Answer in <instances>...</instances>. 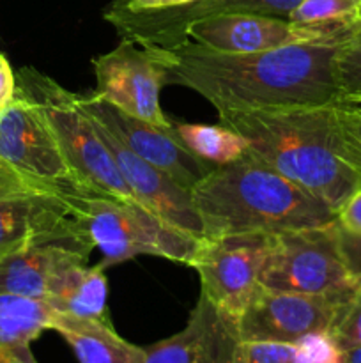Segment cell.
<instances>
[{"instance_id": "6da1fadb", "label": "cell", "mask_w": 361, "mask_h": 363, "mask_svg": "<svg viewBox=\"0 0 361 363\" xmlns=\"http://www.w3.org/2000/svg\"><path fill=\"white\" fill-rule=\"evenodd\" d=\"M347 39H319L257 53L214 52L191 39L145 46L166 84L207 99L218 113L333 106L340 99L336 55Z\"/></svg>"}, {"instance_id": "7a4b0ae2", "label": "cell", "mask_w": 361, "mask_h": 363, "mask_svg": "<svg viewBox=\"0 0 361 363\" xmlns=\"http://www.w3.org/2000/svg\"><path fill=\"white\" fill-rule=\"evenodd\" d=\"M191 199L204 238L276 234L336 222V211L294 184L248 149L241 158L216 165Z\"/></svg>"}, {"instance_id": "3957f363", "label": "cell", "mask_w": 361, "mask_h": 363, "mask_svg": "<svg viewBox=\"0 0 361 363\" xmlns=\"http://www.w3.org/2000/svg\"><path fill=\"white\" fill-rule=\"evenodd\" d=\"M218 116L219 124L239 133L258 158L333 211L361 186L360 176L335 151L333 106Z\"/></svg>"}, {"instance_id": "277c9868", "label": "cell", "mask_w": 361, "mask_h": 363, "mask_svg": "<svg viewBox=\"0 0 361 363\" xmlns=\"http://www.w3.org/2000/svg\"><path fill=\"white\" fill-rule=\"evenodd\" d=\"M16 89L41 110L57 147L81 191L140 206L120 176L98 128L78 103V94L34 67H21L16 77Z\"/></svg>"}, {"instance_id": "5b68a950", "label": "cell", "mask_w": 361, "mask_h": 363, "mask_svg": "<svg viewBox=\"0 0 361 363\" xmlns=\"http://www.w3.org/2000/svg\"><path fill=\"white\" fill-rule=\"evenodd\" d=\"M260 286L271 291L335 298L345 303L353 300L357 289L340 254L336 222L269 234Z\"/></svg>"}, {"instance_id": "8992f818", "label": "cell", "mask_w": 361, "mask_h": 363, "mask_svg": "<svg viewBox=\"0 0 361 363\" xmlns=\"http://www.w3.org/2000/svg\"><path fill=\"white\" fill-rule=\"evenodd\" d=\"M76 202L92 245L101 250L99 264L105 269L137 255H156L190 266L202 241L166 225L142 206L85 191L76 194Z\"/></svg>"}, {"instance_id": "52a82bcc", "label": "cell", "mask_w": 361, "mask_h": 363, "mask_svg": "<svg viewBox=\"0 0 361 363\" xmlns=\"http://www.w3.org/2000/svg\"><path fill=\"white\" fill-rule=\"evenodd\" d=\"M76 194L80 190L0 199V259L23 248L53 243L91 254L94 245L88 238Z\"/></svg>"}, {"instance_id": "ba28073f", "label": "cell", "mask_w": 361, "mask_h": 363, "mask_svg": "<svg viewBox=\"0 0 361 363\" xmlns=\"http://www.w3.org/2000/svg\"><path fill=\"white\" fill-rule=\"evenodd\" d=\"M269 234L202 238L190 268L200 277V293L219 311L239 319L260 289Z\"/></svg>"}, {"instance_id": "9c48e42d", "label": "cell", "mask_w": 361, "mask_h": 363, "mask_svg": "<svg viewBox=\"0 0 361 363\" xmlns=\"http://www.w3.org/2000/svg\"><path fill=\"white\" fill-rule=\"evenodd\" d=\"M92 66L96 74L92 94L145 123L163 130L172 128V121L159 105V92L166 85L165 71L145 46L120 39L115 48L96 57Z\"/></svg>"}, {"instance_id": "30bf717a", "label": "cell", "mask_w": 361, "mask_h": 363, "mask_svg": "<svg viewBox=\"0 0 361 363\" xmlns=\"http://www.w3.org/2000/svg\"><path fill=\"white\" fill-rule=\"evenodd\" d=\"M353 25H303L262 14H218L195 21L186 38L214 52L257 53L319 39H349Z\"/></svg>"}, {"instance_id": "8fae6325", "label": "cell", "mask_w": 361, "mask_h": 363, "mask_svg": "<svg viewBox=\"0 0 361 363\" xmlns=\"http://www.w3.org/2000/svg\"><path fill=\"white\" fill-rule=\"evenodd\" d=\"M301 0H193L159 11H122L106 7L105 20L120 39L140 46L170 48L186 41V28L195 21L218 14H262L289 18Z\"/></svg>"}, {"instance_id": "7c38bea8", "label": "cell", "mask_w": 361, "mask_h": 363, "mask_svg": "<svg viewBox=\"0 0 361 363\" xmlns=\"http://www.w3.org/2000/svg\"><path fill=\"white\" fill-rule=\"evenodd\" d=\"M78 103L88 117L108 130L130 151L156 169L163 170L186 190H193L216 165L191 152L172 128L163 130L151 123L122 112L98 96H78ZM173 124V123H172Z\"/></svg>"}, {"instance_id": "4fadbf2b", "label": "cell", "mask_w": 361, "mask_h": 363, "mask_svg": "<svg viewBox=\"0 0 361 363\" xmlns=\"http://www.w3.org/2000/svg\"><path fill=\"white\" fill-rule=\"evenodd\" d=\"M347 303L335 298L271 291L260 286L237 319V332L241 342L297 344L311 333L329 332Z\"/></svg>"}, {"instance_id": "5bb4252c", "label": "cell", "mask_w": 361, "mask_h": 363, "mask_svg": "<svg viewBox=\"0 0 361 363\" xmlns=\"http://www.w3.org/2000/svg\"><path fill=\"white\" fill-rule=\"evenodd\" d=\"M0 162L34 181L80 190L41 110L18 89L13 101L0 110Z\"/></svg>"}, {"instance_id": "9a60e30c", "label": "cell", "mask_w": 361, "mask_h": 363, "mask_svg": "<svg viewBox=\"0 0 361 363\" xmlns=\"http://www.w3.org/2000/svg\"><path fill=\"white\" fill-rule=\"evenodd\" d=\"M92 123L98 128L120 176L124 177L138 204L166 225L202 240L204 238L202 223L193 206L191 191L176 183L163 170L156 169L154 165L130 151L122 142L117 140L108 130H105L94 119Z\"/></svg>"}, {"instance_id": "2e32d148", "label": "cell", "mask_w": 361, "mask_h": 363, "mask_svg": "<svg viewBox=\"0 0 361 363\" xmlns=\"http://www.w3.org/2000/svg\"><path fill=\"white\" fill-rule=\"evenodd\" d=\"M239 344L237 319L200 293L186 326L145 353L147 363H237Z\"/></svg>"}, {"instance_id": "e0dca14e", "label": "cell", "mask_w": 361, "mask_h": 363, "mask_svg": "<svg viewBox=\"0 0 361 363\" xmlns=\"http://www.w3.org/2000/svg\"><path fill=\"white\" fill-rule=\"evenodd\" d=\"M108 282L101 264L87 266L85 259L66 262L53 273L45 301L59 314L110 321Z\"/></svg>"}, {"instance_id": "ac0fdd59", "label": "cell", "mask_w": 361, "mask_h": 363, "mask_svg": "<svg viewBox=\"0 0 361 363\" xmlns=\"http://www.w3.org/2000/svg\"><path fill=\"white\" fill-rule=\"evenodd\" d=\"M88 255L67 245H39L0 259V294L45 300L53 273L66 262Z\"/></svg>"}, {"instance_id": "d6986e66", "label": "cell", "mask_w": 361, "mask_h": 363, "mask_svg": "<svg viewBox=\"0 0 361 363\" xmlns=\"http://www.w3.org/2000/svg\"><path fill=\"white\" fill-rule=\"evenodd\" d=\"M52 330L69 344L80 363H147L145 347L117 335L110 321L55 312Z\"/></svg>"}, {"instance_id": "ffe728a7", "label": "cell", "mask_w": 361, "mask_h": 363, "mask_svg": "<svg viewBox=\"0 0 361 363\" xmlns=\"http://www.w3.org/2000/svg\"><path fill=\"white\" fill-rule=\"evenodd\" d=\"M55 311L45 300L0 294V357L7 363H38L30 344L52 330Z\"/></svg>"}, {"instance_id": "44dd1931", "label": "cell", "mask_w": 361, "mask_h": 363, "mask_svg": "<svg viewBox=\"0 0 361 363\" xmlns=\"http://www.w3.org/2000/svg\"><path fill=\"white\" fill-rule=\"evenodd\" d=\"M172 130L191 152L212 165L234 162L250 149L239 133L223 124L173 123Z\"/></svg>"}, {"instance_id": "7402d4cb", "label": "cell", "mask_w": 361, "mask_h": 363, "mask_svg": "<svg viewBox=\"0 0 361 363\" xmlns=\"http://www.w3.org/2000/svg\"><path fill=\"white\" fill-rule=\"evenodd\" d=\"M335 151L361 179V108L335 103L333 105Z\"/></svg>"}, {"instance_id": "603a6c76", "label": "cell", "mask_w": 361, "mask_h": 363, "mask_svg": "<svg viewBox=\"0 0 361 363\" xmlns=\"http://www.w3.org/2000/svg\"><path fill=\"white\" fill-rule=\"evenodd\" d=\"M361 13V0H301L287 20L303 25H353Z\"/></svg>"}, {"instance_id": "cb8c5ba5", "label": "cell", "mask_w": 361, "mask_h": 363, "mask_svg": "<svg viewBox=\"0 0 361 363\" xmlns=\"http://www.w3.org/2000/svg\"><path fill=\"white\" fill-rule=\"evenodd\" d=\"M237 363H303L299 344L241 342Z\"/></svg>"}, {"instance_id": "d4e9b609", "label": "cell", "mask_w": 361, "mask_h": 363, "mask_svg": "<svg viewBox=\"0 0 361 363\" xmlns=\"http://www.w3.org/2000/svg\"><path fill=\"white\" fill-rule=\"evenodd\" d=\"M340 99L361 96V45L345 41L336 55Z\"/></svg>"}, {"instance_id": "484cf974", "label": "cell", "mask_w": 361, "mask_h": 363, "mask_svg": "<svg viewBox=\"0 0 361 363\" xmlns=\"http://www.w3.org/2000/svg\"><path fill=\"white\" fill-rule=\"evenodd\" d=\"M329 335L342 351L361 347V291H357L349 303L343 305L329 330Z\"/></svg>"}, {"instance_id": "4316f807", "label": "cell", "mask_w": 361, "mask_h": 363, "mask_svg": "<svg viewBox=\"0 0 361 363\" xmlns=\"http://www.w3.org/2000/svg\"><path fill=\"white\" fill-rule=\"evenodd\" d=\"M303 363H345V351L340 350L329 332L311 333L299 342Z\"/></svg>"}, {"instance_id": "83f0119b", "label": "cell", "mask_w": 361, "mask_h": 363, "mask_svg": "<svg viewBox=\"0 0 361 363\" xmlns=\"http://www.w3.org/2000/svg\"><path fill=\"white\" fill-rule=\"evenodd\" d=\"M55 190H73V188H59L53 186V184L41 183V181H34L30 177L23 176L21 172H18V170H14L7 163L0 162V199Z\"/></svg>"}, {"instance_id": "f1b7e54d", "label": "cell", "mask_w": 361, "mask_h": 363, "mask_svg": "<svg viewBox=\"0 0 361 363\" xmlns=\"http://www.w3.org/2000/svg\"><path fill=\"white\" fill-rule=\"evenodd\" d=\"M336 229H338V247L343 264L356 289L361 291V234L349 233L342 229L338 223H336Z\"/></svg>"}, {"instance_id": "f546056e", "label": "cell", "mask_w": 361, "mask_h": 363, "mask_svg": "<svg viewBox=\"0 0 361 363\" xmlns=\"http://www.w3.org/2000/svg\"><path fill=\"white\" fill-rule=\"evenodd\" d=\"M336 223L353 234H361V186L336 211Z\"/></svg>"}, {"instance_id": "4dcf8cb0", "label": "cell", "mask_w": 361, "mask_h": 363, "mask_svg": "<svg viewBox=\"0 0 361 363\" xmlns=\"http://www.w3.org/2000/svg\"><path fill=\"white\" fill-rule=\"evenodd\" d=\"M193 0H113L108 7L122 11H159L184 6Z\"/></svg>"}, {"instance_id": "1f68e13d", "label": "cell", "mask_w": 361, "mask_h": 363, "mask_svg": "<svg viewBox=\"0 0 361 363\" xmlns=\"http://www.w3.org/2000/svg\"><path fill=\"white\" fill-rule=\"evenodd\" d=\"M16 96V77L9 60L0 53V110L6 108Z\"/></svg>"}, {"instance_id": "d6a6232c", "label": "cell", "mask_w": 361, "mask_h": 363, "mask_svg": "<svg viewBox=\"0 0 361 363\" xmlns=\"http://www.w3.org/2000/svg\"><path fill=\"white\" fill-rule=\"evenodd\" d=\"M347 41L357 43V45H361V13H360V18H357L356 23H354L353 32H350V38L347 39Z\"/></svg>"}, {"instance_id": "836d02e7", "label": "cell", "mask_w": 361, "mask_h": 363, "mask_svg": "<svg viewBox=\"0 0 361 363\" xmlns=\"http://www.w3.org/2000/svg\"><path fill=\"white\" fill-rule=\"evenodd\" d=\"M345 363H361V347L345 351Z\"/></svg>"}, {"instance_id": "e575fe53", "label": "cell", "mask_w": 361, "mask_h": 363, "mask_svg": "<svg viewBox=\"0 0 361 363\" xmlns=\"http://www.w3.org/2000/svg\"><path fill=\"white\" fill-rule=\"evenodd\" d=\"M336 103H343V105L354 106V108H361V96H356V98H343L338 99Z\"/></svg>"}, {"instance_id": "d590c367", "label": "cell", "mask_w": 361, "mask_h": 363, "mask_svg": "<svg viewBox=\"0 0 361 363\" xmlns=\"http://www.w3.org/2000/svg\"><path fill=\"white\" fill-rule=\"evenodd\" d=\"M0 363H7V362H6V360H4V358H2V357H0Z\"/></svg>"}]
</instances>
